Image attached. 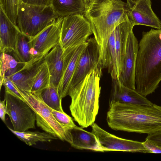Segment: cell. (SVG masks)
Returning a JSON list of instances; mask_svg holds the SVG:
<instances>
[{
  "label": "cell",
  "instance_id": "1",
  "mask_svg": "<svg viewBox=\"0 0 161 161\" xmlns=\"http://www.w3.org/2000/svg\"><path fill=\"white\" fill-rule=\"evenodd\" d=\"M107 121L114 130L152 134L161 130V106L110 103Z\"/></svg>",
  "mask_w": 161,
  "mask_h": 161
},
{
  "label": "cell",
  "instance_id": "2",
  "mask_svg": "<svg viewBox=\"0 0 161 161\" xmlns=\"http://www.w3.org/2000/svg\"><path fill=\"white\" fill-rule=\"evenodd\" d=\"M136 91L145 97L161 81V28L143 32L138 43L135 69Z\"/></svg>",
  "mask_w": 161,
  "mask_h": 161
},
{
  "label": "cell",
  "instance_id": "3",
  "mask_svg": "<svg viewBox=\"0 0 161 161\" xmlns=\"http://www.w3.org/2000/svg\"><path fill=\"white\" fill-rule=\"evenodd\" d=\"M83 15L90 23L93 34L101 47L104 68L106 51L112 32L128 19L126 3L122 0H95Z\"/></svg>",
  "mask_w": 161,
  "mask_h": 161
},
{
  "label": "cell",
  "instance_id": "4",
  "mask_svg": "<svg viewBox=\"0 0 161 161\" xmlns=\"http://www.w3.org/2000/svg\"><path fill=\"white\" fill-rule=\"evenodd\" d=\"M101 77L94 70L69 93V109L75 121L82 128L91 126L95 121L99 108Z\"/></svg>",
  "mask_w": 161,
  "mask_h": 161
},
{
  "label": "cell",
  "instance_id": "5",
  "mask_svg": "<svg viewBox=\"0 0 161 161\" xmlns=\"http://www.w3.org/2000/svg\"><path fill=\"white\" fill-rule=\"evenodd\" d=\"M59 16L50 5H29L20 1L16 25L22 34L32 37L54 23Z\"/></svg>",
  "mask_w": 161,
  "mask_h": 161
},
{
  "label": "cell",
  "instance_id": "6",
  "mask_svg": "<svg viewBox=\"0 0 161 161\" xmlns=\"http://www.w3.org/2000/svg\"><path fill=\"white\" fill-rule=\"evenodd\" d=\"M16 86L25 102L35 112L37 126L45 132L70 144L72 141L71 129L64 127L57 121L49 107L42 100L41 92H28Z\"/></svg>",
  "mask_w": 161,
  "mask_h": 161
},
{
  "label": "cell",
  "instance_id": "7",
  "mask_svg": "<svg viewBox=\"0 0 161 161\" xmlns=\"http://www.w3.org/2000/svg\"><path fill=\"white\" fill-rule=\"evenodd\" d=\"M101 47L94 37L89 38L86 45L77 61L68 89L69 92L82 81L91 71H95L100 76L104 69Z\"/></svg>",
  "mask_w": 161,
  "mask_h": 161
},
{
  "label": "cell",
  "instance_id": "8",
  "mask_svg": "<svg viewBox=\"0 0 161 161\" xmlns=\"http://www.w3.org/2000/svg\"><path fill=\"white\" fill-rule=\"evenodd\" d=\"M93 34L90 23L83 14L64 17L60 45L64 49L76 47L86 43Z\"/></svg>",
  "mask_w": 161,
  "mask_h": 161
},
{
  "label": "cell",
  "instance_id": "9",
  "mask_svg": "<svg viewBox=\"0 0 161 161\" xmlns=\"http://www.w3.org/2000/svg\"><path fill=\"white\" fill-rule=\"evenodd\" d=\"M4 99L6 114L14 130L23 132L35 128L36 114L26 102L6 92Z\"/></svg>",
  "mask_w": 161,
  "mask_h": 161
},
{
  "label": "cell",
  "instance_id": "10",
  "mask_svg": "<svg viewBox=\"0 0 161 161\" xmlns=\"http://www.w3.org/2000/svg\"><path fill=\"white\" fill-rule=\"evenodd\" d=\"M92 132L99 143L98 152L122 151L149 153L143 142L119 137L112 134L94 123Z\"/></svg>",
  "mask_w": 161,
  "mask_h": 161
},
{
  "label": "cell",
  "instance_id": "11",
  "mask_svg": "<svg viewBox=\"0 0 161 161\" xmlns=\"http://www.w3.org/2000/svg\"><path fill=\"white\" fill-rule=\"evenodd\" d=\"M63 18L64 17L59 16L54 23L36 35L29 37L30 53L32 58L46 56L52 48L60 44Z\"/></svg>",
  "mask_w": 161,
  "mask_h": 161
},
{
  "label": "cell",
  "instance_id": "12",
  "mask_svg": "<svg viewBox=\"0 0 161 161\" xmlns=\"http://www.w3.org/2000/svg\"><path fill=\"white\" fill-rule=\"evenodd\" d=\"M126 3L128 19L134 26L161 28V21L152 9L151 0H127Z\"/></svg>",
  "mask_w": 161,
  "mask_h": 161
},
{
  "label": "cell",
  "instance_id": "13",
  "mask_svg": "<svg viewBox=\"0 0 161 161\" xmlns=\"http://www.w3.org/2000/svg\"><path fill=\"white\" fill-rule=\"evenodd\" d=\"M138 42L133 31L128 37L125 55L118 80L123 85L136 90L135 69Z\"/></svg>",
  "mask_w": 161,
  "mask_h": 161
},
{
  "label": "cell",
  "instance_id": "14",
  "mask_svg": "<svg viewBox=\"0 0 161 161\" xmlns=\"http://www.w3.org/2000/svg\"><path fill=\"white\" fill-rule=\"evenodd\" d=\"M87 42L76 47L64 50L63 73L57 88L59 96L62 99L68 95L69 85L78 60L86 47Z\"/></svg>",
  "mask_w": 161,
  "mask_h": 161
},
{
  "label": "cell",
  "instance_id": "15",
  "mask_svg": "<svg viewBox=\"0 0 161 161\" xmlns=\"http://www.w3.org/2000/svg\"><path fill=\"white\" fill-rule=\"evenodd\" d=\"M115 102L142 105L153 103L136 90L126 87L117 79H112L109 103Z\"/></svg>",
  "mask_w": 161,
  "mask_h": 161
},
{
  "label": "cell",
  "instance_id": "16",
  "mask_svg": "<svg viewBox=\"0 0 161 161\" xmlns=\"http://www.w3.org/2000/svg\"><path fill=\"white\" fill-rule=\"evenodd\" d=\"M21 32L0 7V51L8 53L15 50Z\"/></svg>",
  "mask_w": 161,
  "mask_h": 161
},
{
  "label": "cell",
  "instance_id": "17",
  "mask_svg": "<svg viewBox=\"0 0 161 161\" xmlns=\"http://www.w3.org/2000/svg\"><path fill=\"white\" fill-rule=\"evenodd\" d=\"M64 49L59 44L52 48L44 58L50 76V85L57 89L62 77Z\"/></svg>",
  "mask_w": 161,
  "mask_h": 161
},
{
  "label": "cell",
  "instance_id": "18",
  "mask_svg": "<svg viewBox=\"0 0 161 161\" xmlns=\"http://www.w3.org/2000/svg\"><path fill=\"white\" fill-rule=\"evenodd\" d=\"M134 26L128 19L119 24L114 31L115 36L117 67L119 77L125 55L128 37Z\"/></svg>",
  "mask_w": 161,
  "mask_h": 161
},
{
  "label": "cell",
  "instance_id": "19",
  "mask_svg": "<svg viewBox=\"0 0 161 161\" xmlns=\"http://www.w3.org/2000/svg\"><path fill=\"white\" fill-rule=\"evenodd\" d=\"M44 60L30 66H25L12 75L5 77L23 90L31 92L35 78L39 67Z\"/></svg>",
  "mask_w": 161,
  "mask_h": 161
},
{
  "label": "cell",
  "instance_id": "20",
  "mask_svg": "<svg viewBox=\"0 0 161 161\" xmlns=\"http://www.w3.org/2000/svg\"><path fill=\"white\" fill-rule=\"evenodd\" d=\"M72 141L70 145L78 149H88L98 152L99 144L95 135L76 126L71 129Z\"/></svg>",
  "mask_w": 161,
  "mask_h": 161
},
{
  "label": "cell",
  "instance_id": "21",
  "mask_svg": "<svg viewBox=\"0 0 161 161\" xmlns=\"http://www.w3.org/2000/svg\"><path fill=\"white\" fill-rule=\"evenodd\" d=\"M50 5L59 16L83 14L85 8L84 0H51Z\"/></svg>",
  "mask_w": 161,
  "mask_h": 161
},
{
  "label": "cell",
  "instance_id": "22",
  "mask_svg": "<svg viewBox=\"0 0 161 161\" xmlns=\"http://www.w3.org/2000/svg\"><path fill=\"white\" fill-rule=\"evenodd\" d=\"M9 130L19 139L27 145L31 146L38 142H50L53 140L58 139L57 137L46 132L30 131H26L19 132L8 127Z\"/></svg>",
  "mask_w": 161,
  "mask_h": 161
},
{
  "label": "cell",
  "instance_id": "23",
  "mask_svg": "<svg viewBox=\"0 0 161 161\" xmlns=\"http://www.w3.org/2000/svg\"><path fill=\"white\" fill-rule=\"evenodd\" d=\"M29 40V37L21 33L17 40L15 50L12 52L14 57L20 62L25 64L32 59L30 53Z\"/></svg>",
  "mask_w": 161,
  "mask_h": 161
},
{
  "label": "cell",
  "instance_id": "24",
  "mask_svg": "<svg viewBox=\"0 0 161 161\" xmlns=\"http://www.w3.org/2000/svg\"><path fill=\"white\" fill-rule=\"evenodd\" d=\"M50 85L49 72L47 64L44 60L41 64L36 75L31 92H42Z\"/></svg>",
  "mask_w": 161,
  "mask_h": 161
},
{
  "label": "cell",
  "instance_id": "25",
  "mask_svg": "<svg viewBox=\"0 0 161 161\" xmlns=\"http://www.w3.org/2000/svg\"><path fill=\"white\" fill-rule=\"evenodd\" d=\"M41 96L44 102L48 107L58 111H64L62 105V99L56 88L50 86L42 91Z\"/></svg>",
  "mask_w": 161,
  "mask_h": 161
},
{
  "label": "cell",
  "instance_id": "26",
  "mask_svg": "<svg viewBox=\"0 0 161 161\" xmlns=\"http://www.w3.org/2000/svg\"><path fill=\"white\" fill-rule=\"evenodd\" d=\"M0 89L5 73L8 71L22 66L25 63L18 61L13 56L7 53H1L0 61Z\"/></svg>",
  "mask_w": 161,
  "mask_h": 161
},
{
  "label": "cell",
  "instance_id": "27",
  "mask_svg": "<svg viewBox=\"0 0 161 161\" xmlns=\"http://www.w3.org/2000/svg\"><path fill=\"white\" fill-rule=\"evenodd\" d=\"M20 0H0V7L7 16L15 25Z\"/></svg>",
  "mask_w": 161,
  "mask_h": 161
},
{
  "label": "cell",
  "instance_id": "28",
  "mask_svg": "<svg viewBox=\"0 0 161 161\" xmlns=\"http://www.w3.org/2000/svg\"><path fill=\"white\" fill-rule=\"evenodd\" d=\"M49 108L54 118L62 126L71 129L76 126L72 118L64 111H58Z\"/></svg>",
  "mask_w": 161,
  "mask_h": 161
},
{
  "label": "cell",
  "instance_id": "29",
  "mask_svg": "<svg viewBox=\"0 0 161 161\" xmlns=\"http://www.w3.org/2000/svg\"><path fill=\"white\" fill-rule=\"evenodd\" d=\"M2 85L4 87L5 92L25 101L24 97L18 90L16 85L9 79L4 77Z\"/></svg>",
  "mask_w": 161,
  "mask_h": 161
},
{
  "label": "cell",
  "instance_id": "30",
  "mask_svg": "<svg viewBox=\"0 0 161 161\" xmlns=\"http://www.w3.org/2000/svg\"><path fill=\"white\" fill-rule=\"evenodd\" d=\"M143 142L149 153H161V148L152 141L147 139Z\"/></svg>",
  "mask_w": 161,
  "mask_h": 161
},
{
  "label": "cell",
  "instance_id": "31",
  "mask_svg": "<svg viewBox=\"0 0 161 161\" xmlns=\"http://www.w3.org/2000/svg\"><path fill=\"white\" fill-rule=\"evenodd\" d=\"M146 139L152 141L161 148V130L148 134Z\"/></svg>",
  "mask_w": 161,
  "mask_h": 161
},
{
  "label": "cell",
  "instance_id": "32",
  "mask_svg": "<svg viewBox=\"0 0 161 161\" xmlns=\"http://www.w3.org/2000/svg\"><path fill=\"white\" fill-rule=\"evenodd\" d=\"M51 0H20L25 4L38 6L50 5Z\"/></svg>",
  "mask_w": 161,
  "mask_h": 161
},
{
  "label": "cell",
  "instance_id": "33",
  "mask_svg": "<svg viewBox=\"0 0 161 161\" xmlns=\"http://www.w3.org/2000/svg\"><path fill=\"white\" fill-rule=\"evenodd\" d=\"M5 100L0 101V116L2 121L6 122L5 115L6 114V109Z\"/></svg>",
  "mask_w": 161,
  "mask_h": 161
},
{
  "label": "cell",
  "instance_id": "34",
  "mask_svg": "<svg viewBox=\"0 0 161 161\" xmlns=\"http://www.w3.org/2000/svg\"><path fill=\"white\" fill-rule=\"evenodd\" d=\"M85 10L87 9L93 3L95 0H84Z\"/></svg>",
  "mask_w": 161,
  "mask_h": 161
}]
</instances>
